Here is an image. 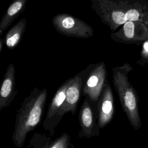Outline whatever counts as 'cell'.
Listing matches in <instances>:
<instances>
[{
    "mask_svg": "<svg viewBox=\"0 0 148 148\" xmlns=\"http://www.w3.org/2000/svg\"><path fill=\"white\" fill-rule=\"evenodd\" d=\"M113 82L121 103L130 123L134 129L138 130L140 127L141 123L138 113L137 98L124 69H113Z\"/></svg>",
    "mask_w": 148,
    "mask_h": 148,
    "instance_id": "7a4b0ae2",
    "label": "cell"
},
{
    "mask_svg": "<svg viewBox=\"0 0 148 148\" xmlns=\"http://www.w3.org/2000/svg\"><path fill=\"white\" fill-rule=\"evenodd\" d=\"M127 21H133L138 20L139 17V12L135 9H131L125 13Z\"/></svg>",
    "mask_w": 148,
    "mask_h": 148,
    "instance_id": "9a60e30c",
    "label": "cell"
},
{
    "mask_svg": "<svg viewBox=\"0 0 148 148\" xmlns=\"http://www.w3.org/2000/svg\"><path fill=\"white\" fill-rule=\"evenodd\" d=\"M112 18L117 24H123L127 22L125 14L120 11H114L112 13Z\"/></svg>",
    "mask_w": 148,
    "mask_h": 148,
    "instance_id": "4fadbf2b",
    "label": "cell"
},
{
    "mask_svg": "<svg viewBox=\"0 0 148 148\" xmlns=\"http://www.w3.org/2000/svg\"><path fill=\"white\" fill-rule=\"evenodd\" d=\"M72 143L71 136L66 132L52 139L47 135L35 133L29 142L31 148H69Z\"/></svg>",
    "mask_w": 148,
    "mask_h": 148,
    "instance_id": "9c48e42d",
    "label": "cell"
},
{
    "mask_svg": "<svg viewBox=\"0 0 148 148\" xmlns=\"http://www.w3.org/2000/svg\"><path fill=\"white\" fill-rule=\"evenodd\" d=\"M143 53L145 55L148 56V41L146 42L143 46Z\"/></svg>",
    "mask_w": 148,
    "mask_h": 148,
    "instance_id": "2e32d148",
    "label": "cell"
},
{
    "mask_svg": "<svg viewBox=\"0 0 148 148\" xmlns=\"http://www.w3.org/2000/svg\"><path fill=\"white\" fill-rule=\"evenodd\" d=\"M86 97L80 108L79 114V121L80 130L78 134L79 138H90L98 136L99 134V127L96 122L91 106Z\"/></svg>",
    "mask_w": 148,
    "mask_h": 148,
    "instance_id": "5b68a950",
    "label": "cell"
},
{
    "mask_svg": "<svg viewBox=\"0 0 148 148\" xmlns=\"http://www.w3.org/2000/svg\"><path fill=\"white\" fill-rule=\"evenodd\" d=\"M83 78L84 75L81 72L68 79L65 101L54 121L55 130L65 113L71 112L73 115L75 114L83 88Z\"/></svg>",
    "mask_w": 148,
    "mask_h": 148,
    "instance_id": "277c9868",
    "label": "cell"
},
{
    "mask_svg": "<svg viewBox=\"0 0 148 148\" xmlns=\"http://www.w3.org/2000/svg\"><path fill=\"white\" fill-rule=\"evenodd\" d=\"M112 90L105 87L98 106V123L99 128H103L111 120L113 113V102Z\"/></svg>",
    "mask_w": 148,
    "mask_h": 148,
    "instance_id": "30bf717a",
    "label": "cell"
},
{
    "mask_svg": "<svg viewBox=\"0 0 148 148\" xmlns=\"http://www.w3.org/2000/svg\"><path fill=\"white\" fill-rule=\"evenodd\" d=\"M68 82V80H66L56 91L51 99L46 117L42 123L43 128L49 134L50 136H53L55 133L56 130L54 128V121L64 102Z\"/></svg>",
    "mask_w": 148,
    "mask_h": 148,
    "instance_id": "8992f818",
    "label": "cell"
},
{
    "mask_svg": "<svg viewBox=\"0 0 148 148\" xmlns=\"http://www.w3.org/2000/svg\"><path fill=\"white\" fill-rule=\"evenodd\" d=\"M27 0H15L10 3L0 21V36L24 11Z\"/></svg>",
    "mask_w": 148,
    "mask_h": 148,
    "instance_id": "8fae6325",
    "label": "cell"
},
{
    "mask_svg": "<svg viewBox=\"0 0 148 148\" xmlns=\"http://www.w3.org/2000/svg\"><path fill=\"white\" fill-rule=\"evenodd\" d=\"M27 20L23 18L14 24L7 32L5 38V43L10 49L15 48L20 42L25 32Z\"/></svg>",
    "mask_w": 148,
    "mask_h": 148,
    "instance_id": "7c38bea8",
    "label": "cell"
},
{
    "mask_svg": "<svg viewBox=\"0 0 148 148\" xmlns=\"http://www.w3.org/2000/svg\"><path fill=\"white\" fill-rule=\"evenodd\" d=\"M124 31L128 38H132L134 35V24L132 21H127L124 24Z\"/></svg>",
    "mask_w": 148,
    "mask_h": 148,
    "instance_id": "5bb4252c",
    "label": "cell"
},
{
    "mask_svg": "<svg viewBox=\"0 0 148 148\" xmlns=\"http://www.w3.org/2000/svg\"><path fill=\"white\" fill-rule=\"evenodd\" d=\"M15 86V68L10 63L7 67L0 87V111L8 107L14 100L17 94Z\"/></svg>",
    "mask_w": 148,
    "mask_h": 148,
    "instance_id": "ba28073f",
    "label": "cell"
},
{
    "mask_svg": "<svg viewBox=\"0 0 148 148\" xmlns=\"http://www.w3.org/2000/svg\"><path fill=\"white\" fill-rule=\"evenodd\" d=\"M69 148H75V146H74V145L72 143L71 145V146H70V147H69Z\"/></svg>",
    "mask_w": 148,
    "mask_h": 148,
    "instance_id": "e0dca14e",
    "label": "cell"
},
{
    "mask_svg": "<svg viewBox=\"0 0 148 148\" xmlns=\"http://www.w3.org/2000/svg\"><path fill=\"white\" fill-rule=\"evenodd\" d=\"M105 77V68L103 63L97 65L90 73L83 86V94L91 101L98 100L103 87Z\"/></svg>",
    "mask_w": 148,
    "mask_h": 148,
    "instance_id": "52a82bcc",
    "label": "cell"
},
{
    "mask_svg": "<svg viewBox=\"0 0 148 148\" xmlns=\"http://www.w3.org/2000/svg\"><path fill=\"white\" fill-rule=\"evenodd\" d=\"M52 24L59 34L65 36L88 38L93 35L90 25L68 13L56 14L52 18Z\"/></svg>",
    "mask_w": 148,
    "mask_h": 148,
    "instance_id": "3957f363",
    "label": "cell"
},
{
    "mask_svg": "<svg viewBox=\"0 0 148 148\" xmlns=\"http://www.w3.org/2000/svg\"><path fill=\"white\" fill-rule=\"evenodd\" d=\"M47 91L34 87L17 110L12 139L14 146L22 147L28 134L33 131L41 121L46 105Z\"/></svg>",
    "mask_w": 148,
    "mask_h": 148,
    "instance_id": "6da1fadb",
    "label": "cell"
}]
</instances>
